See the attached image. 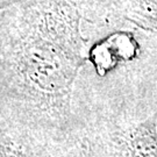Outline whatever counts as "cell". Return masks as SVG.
<instances>
[{"label": "cell", "mask_w": 157, "mask_h": 157, "mask_svg": "<svg viewBox=\"0 0 157 157\" xmlns=\"http://www.w3.org/2000/svg\"><path fill=\"white\" fill-rule=\"evenodd\" d=\"M55 36L34 39L25 49L23 65L27 78L47 92L63 90L75 71V59L63 42Z\"/></svg>", "instance_id": "6da1fadb"}, {"label": "cell", "mask_w": 157, "mask_h": 157, "mask_svg": "<svg viewBox=\"0 0 157 157\" xmlns=\"http://www.w3.org/2000/svg\"><path fill=\"white\" fill-rule=\"evenodd\" d=\"M0 157H20L17 154L13 151H10V150H2L0 151Z\"/></svg>", "instance_id": "3957f363"}, {"label": "cell", "mask_w": 157, "mask_h": 157, "mask_svg": "<svg viewBox=\"0 0 157 157\" xmlns=\"http://www.w3.org/2000/svg\"><path fill=\"white\" fill-rule=\"evenodd\" d=\"M129 157H157V133L152 122L139 126L128 143Z\"/></svg>", "instance_id": "7a4b0ae2"}]
</instances>
